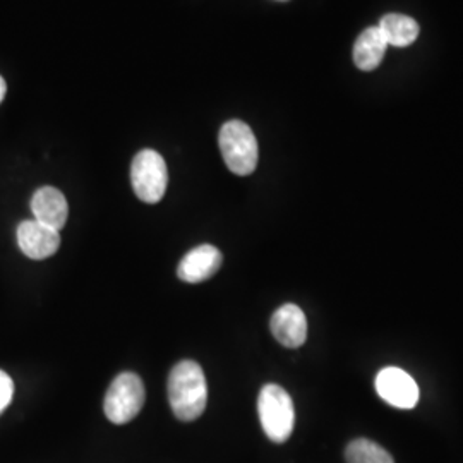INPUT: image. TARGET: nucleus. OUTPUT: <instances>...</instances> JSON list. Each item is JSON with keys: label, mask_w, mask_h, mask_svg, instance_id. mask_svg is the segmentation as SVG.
<instances>
[{"label": "nucleus", "mask_w": 463, "mask_h": 463, "mask_svg": "<svg viewBox=\"0 0 463 463\" xmlns=\"http://www.w3.org/2000/svg\"><path fill=\"white\" fill-rule=\"evenodd\" d=\"M168 403L179 420L191 422L203 415L208 403V384L201 365L194 361H183L170 371Z\"/></svg>", "instance_id": "obj_1"}, {"label": "nucleus", "mask_w": 463, "mask_h": 463, "mask_svg": "<svg viewBox=\"0 0 463 463\" xmlns=\"http://www.w3.org/2000/svg\"><path fill=\"white\" fill-rule=\"evenodd\" d=\"M218 145L225 165L235 175H249L258 166V141L242 120H229L222 126Z\"/></svg>", "instance_id": "obj_2"}, {"label": "nucleus", "mask_w": 463, "mask_h": 463, "mask_svg": "<svg viewBox=\"0 0 463 463\" xmlns=\"http://www.w3.org/2000/svg\"><path fill=\"white\" fill-rule=\"evenodd\" d=\"M258 414L266 436L273 443H285L296 424V411L290 395L279 384H265L258 398Z\"/></svg>", "instance_id": "obj_3"}, {"label": "nucleus", "mask_w": 463, "mask_h": 463, "mask_svg": "<svg viewBox=\"0 0 463 463\" xmlns=\"http://www.w3.org/2000/svg\"><path fill=\"white\" fill-rule=\"evenodd\" d=\"M145 400L146 390L143 380L136 373H122L110 384L103 402V411L110 422L128 424L141 412Z\"/></svg>", "instance_id": "obj_4"}, {"label": "nucleus", "mask_w": 463, "mask_h": 463, "mask_svg": "<svg viewBox=\"0 0 463 463\" xmlns=\"http://www.w3.org/2000/svg\"><path fill=\"white\" fill-rule=\"evenodd\" d=\"M131 183L136 196L141 201L148 204L162 201L168 185V170L164 156L155 149H141L134 156Z\"/></svg>", "instance_id": "obj_5"}, {"label": "nucleus", "mask_w": 463, "mask_h": 463, "mask_svg": "<svg viewBox=\"0 0 463 463\" xmlns=\"http://www.w3.org/2000/svg\"><path fill=\"white\" fill-rule=\"evenodd\" d=\"M376 392L386 403L397 409H414L419 402V386L414 378L400 367H384L376 378Z\"/></svg>", "instance_id": "obj_6"}, {"label": "nucleus", "mask_w": 463, "mask_h": 463, "mask_svg": "<svg viewBox=\"0 0 463 463\" xmlns=\"http://www.w3.org/2000/svg\"><path fill=\"white\" fill-rule=\"evenodd\" d=\"M17 246L30 260H47L61 248V232L36 220H24L17 227Z\"/></svg>", "instance_id": "obj_7"}, {"label": "nucleus", "mask_w": 463, "mask_h": 463, "mask_svg": "<svg viewBox=\"0 0 463 463\" xmlns=\"http://www.w3.org/2000/svg\"><path fill=\"white\" fill-rule=\"evenodd\" d=\"M269 328L277 342L287 348H298L307 338V319L296 304H283L269 321Z\"/></svg>", "instance_id": "obj_8"}, {"label": "nucleus", "mask_w": 463, "mask_h": 463, "mask_svg": "<svg viewBox=\"0 0 463 463\" xmlns=\"http://www.w3.org/2000/svg\"><path fill=\"white\" fill-rule=\"evenodd\" d=\"M222 252L210 244H203L189 250L177 268V277L185 283H201L210 280L222 268Z\"/></svg>", "instance_id": "obj_9"}, {"label": "nucleus", "mask_w": 463, "mask_h": 463, "mask_svg": "<svg viewBox=\"0 0 463 463\" xmlns=\"http://www.w3.org/2000/svg\"><path fill=\"white\" fill-rule=\"evenodd\" d=\"M32 212L34 220L52 227L55 231H62L66 227L69 206L67 199L59 189L55 187H40L32 198Z\"/></svg>", "instance_id": "obj_10"}, {"label": "nucleus", "mask_w": 463, "mask_h": 463, "mask_svg": "<svg viewBox=\"0 0 463 463\" xmlns=\"http://www.w3.org/2000/svg\"><path fill=\"white\" fill-rule=\"evenodd\" d=\"M386 40L378 26H371L359 34L354 45V62L361 71H374L384 59Z\"/></svg>", "instance_id": "obj_11"}, {"label": "nucleus", "mask_w": 463, "mask_h": 463, "mask_svg": "<svg viewBox=\"0 0 463 463\" xmlns=\"http://www.w3.org/2000/svg\"><path fill=\"white\" fill-rule=\"evenodd\" d=\"M378 28L388 45L400 49L412 45L419 36V24L415 23V19L397 13L381 17Z\"/></svg>", "instance_id": "obj_12"}, {"label": "nucleus", "mask_w": 463, "mask_h": 463, "mask_svg": "<svg viewBox=\"0 0 463 463\" xmlns=\"http://www.w3.org/2000/svg\"><path fill=\"white\" fill-rule=\"evenodd\" d=\"M347 463H395L393 457L371 439H354L345 449Z\"/></svg>", "instance_id": "obj_13"}, {"label": "nucleus", "mask_w": 463, "mask_h": 463, "mask_svg": "<svg viewBox=\"0 0 463 463\" xmlns=\"http://www.w3.org/2000/svg\"><path fill=\"white\" fill-rule=\"evenodd\" d=\"M13 395H14V383L7 373L0 371V414L11 405Z\"/></svg>", "instance_id": "obj_14"}, {"label": "nucleus", "mask_w": 463, "mask_h": 463, "mask_svg": "<svg viewBox=\"0 0 463 463\" xmlns=\"http://www.w3.org/2000/svg\"><path fill=\"white\" fill-rule=\"evenodd\" d=\"M5 93H7V84L4 81V78L0 76V103L5 99Z\"/></svg>", "instance_id": "obj_15"}, {"label": "nucleus", "mask_w": 463, "mask_h": 463, "mask_svg": "<svg viewBox=\"0 0 463 463\" xmlns=\"http://www.w3.org/2000/svg\"><path fill=\"white\" fill-rule=\"evenodd\" d=\"M281 2H285V0H281Z\"/></svg>", "instance_id": "obj_16"}]
</instances>
